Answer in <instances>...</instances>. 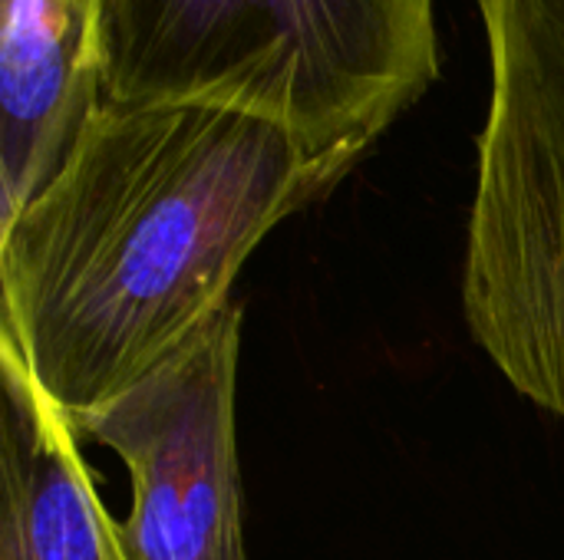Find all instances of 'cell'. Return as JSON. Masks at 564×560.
Listing matches in <instances>:
<instances>
[{"label":"cell","instance_id":"cell-6","mask_svg":"<svg viewBox=\"0 0 564 560\" xmlns=\"http://www.w3.org/2000/svg\"><path fill=\"white\" fill-rule=\"evenodd\" d=\"M0 560H132L73 422L0 343Z\"/></svg>","mask_w":564,"mask_h":560},{"label":"cell","instance_id":"cell-5","mask_svg":"<svg viewBox=\"0 0 564 560\" xmlns=\"http://www.w3.org/2000/svg\"><path fill=\"white\" fill-rule=\"evenodd\" d=\"M102 0H0V228L69 162L93 116Z\"/></svg>","mask_w":564,"mask_h":560},{"label":"cell","instance_id":"cell-2","mask_svg":"<svg viewBox=\"0 0 564 560\" xmlns=\"http://www.w3.org/2000/svg\"><path fill=\"white\" fill-rule=\"evenodd\" d=\"M440 79L433 0H102L109 106H215L364 158Z\"/></svg>","mask_w":564,"mask_h":560},{"label":"cell","instance_id":"cell-4","mask_svg":"<svg viewBox=\"0 0 564 560\" xmlns=\"http://www.w3.org/2000/svg\"><path fill=\"white\" fill-rule=\"evenodd\" d=\"M241 317L231 300L135 386L73 419L79 439L129 472L132 512L119 531L132 560H248L235 422Z\"/></svg>","mask_w":564,"mask_h":560},{"label":"cell","instance_id":"cell-3","mask_svg":"<svg viewBox=\"0 0 564 560\" xmlns=\"http://www.w3.org/2000/svg\"><path fill=\"white\" fill-rule=\"evenodd\" d=\"M489 109L463 314L509 386L564 422V0H476Z\"/></svg>","mask_w":564,"mask_h":560},{"label":"cell","instance_id":"cell-1","mask_svg":"<svg viewBox=\"0 0 564 560\" xmlns=\"http://www.w3.org/2000/svg\"><path fill=\"white\" fill-rule=\"evenodd\" d=\"M360 158L215 106H109L0 228V343L73 422L178 353Z\"/></svg>","mask_w":564,"mask_h":560}]
</instances>
